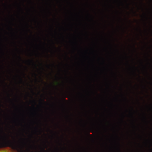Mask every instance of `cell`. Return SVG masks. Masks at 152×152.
Returning a JSON list of instances; mask_svg holds the SVG:
<instances>
[{"label": "cell", "mask_w": 152, "mask_h": 152, "mask_svg": "<svg viewBox=\"0 0 152 152\" xmlns=\"http://www.w3.org/2000/svg\"><path fill=\"white\" fill-rule=\"evenodd\" d=\"M0 152H7V150H1L0 151Z\"/></svg>", "instance_id": "obj_1"}]
</instances>
